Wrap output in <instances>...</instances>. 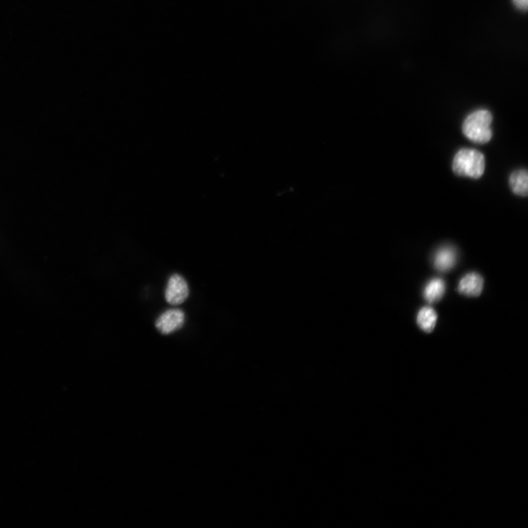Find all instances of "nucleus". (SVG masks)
Listing matches in <instances>:
<instances>
[{
  "instance_id": "1",
  "label": "nucleus",
  "mask_w": 528,
  "mask_h": 528,
  "mask_svg": "<svg viewBox=\"0 0 528 528\" xmlns=\"http://www.w3.org/2000/svg\"><path fill=\"white\" fill-rule=\"evenodd\" d=\"M492 123L493 116L490 112L485 109L475 111L464 120L463 133L475 143H487L493 137Z\"/></svg>"
},
{
  "instance_id": "2",
  "label": "nucleus",
  "mask_w": 528,
  "mask_h": 528,
  "mask_svg": "<svg viewBox=\"0 0 528 528\" xmlns=\"http://www.w3.org/2000/svg\"><path fill=\"white\" fill-rule=\"evenodd\" d=\"M452 166L457 175L479 179L484 173L485 158L479 150L464 148L456 155Z\"/></svg>"
},
{
  "instance_id": "9",
  "label": "nucleus",
  "mask_w": 528,
  "mask_h": 528,
  "mask_svg": "<svg viewBox=\"0 0 528 528\" xmlns=\"http://www.w3.org/2000/svg\"><path fill=\"white\" fill-rule=\"evenodd\" d=\"M437 314L431 307H424L418 314L417 323L420 328L425 333H432L436 326Z\"/></svg>"
},
{
  "instance_id": "5",
  "label": "nucleus",
  "mask_w": 528,
  "mask_h": 528,
  "mask_svg": "<svg viewBox=\"0 0 528 528\" xmlns=\"http://www.w3.org/2000/svg\"><path fill=\"white\" fill-rule=\"evenodd\" d=\"M484 288V279L482 276L475 272L465 275L460 281L458 286V292L461 294L468 297H479L481 295Z\"/></svg>"
},
{
  "instance_id": "8",
  "label": "nucleus",
  "mask_w": 528,
  "mask_h": 528,
  "mask_svg": "<svg viewBox=\"0 0 528 528\" xmlns=\"http://www.w3.org/2000/svg\"><path fill=\"white\" fill-rule=\"evenodd\" d=\"M510 186L514 194L526 197L528 194V174L526 170L513 172L509 179Z\"/></svg>"
},
{
  "instance_id": "10",
  "label": "nucleus",
  "mask_w": 528,
  "mask_h": 528,
  "mask_svg": "<svg viewBox=\"0 0 528 528\" xmlns=\"http://www.w3.org/2000/svg\"><path fill=\"white\" fill-rule=\"evenodd\" d=\"M515 6L522 10H526L527 8V0H512Z\"/></svg>"
},
{
  "instance_id": "3",
  "label": "nucleus",
  "mask_w": 528,
  "mask_h": 528,
  "mask_svg": "<svg viewBox=\"0 0 528 528\" xmlns=\"http://www.w3.org/2000/svg\"><path fill=\"white\" fill-rule=\"evenodd\" d=\"M188 287L186 281L179 274L170 276L166 290V299L172 306H179L188 298Z\"/></svg>"
},
{
  "instance_id": "7",
  "label": "nucleus",
  "mask_w": 528,
  "mask_h": 528,
  "mask_svg": "<svg viewBox=\"0 0 528 528\" xmlns=\"http://www.w3.org/2000/svg\"><path fill=\"white\" fill-rule=\"evenodd\" d=\"M446 283L443 280L435 279L426 285L423 291L424 299L433 304L441 299L445 294Z\"/></svg>"
},
{
  "instance_id": "4",
  "label": "nucleus",
  "mask_w": 528,
  "mask_h": 528,
  "mask_svg": "<svg viewBox=\"0 0 528 528\" xmlns=\"http://www.w3.org/2000/svg\"><path fill=\"white\" fill-rule=\"evenodd\" d=\"M184 313L179 309L168 310L161 314L156 322L157 330L163 335H169L182 328Z\"/></svg>"
},
{
  "instance_id": "6",
  "label": "nucleus",
  "mask_w": 528,
  "mask_h": 528,
  "mask_svg": "<svg viewBox=\"0 0 528 528\" xmlns=\"http://www.w3.org/2000/svg\"><path fill=\"white\" fill-rule=\"evenodd\" d=\"M457 254L452 247H446L440 249L434 257L435 268L442 272L450 270L455 265Z\"/></svg>"
}]
</instances>
